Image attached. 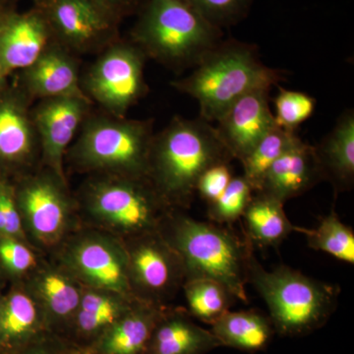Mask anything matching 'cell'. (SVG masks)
Returning a JSON list of instances; mask_svg holds the SVG:
<instances>
[{
	"instance_id": "5b68a950",
	"label": "cell",
	"mask_w": 354,
	"mask_h": 354,
	"mask_svg": "<svg viewBox=\"0 0 354 354\" xmlns=\"http://www.w3.org/2000/svg\"><path fill=\"white\" fill-rule=\"evenodd\" d=\"M247 279L267 305L277 334L283 337H304L321 329L334 314L341 293L339 286L310 278L288 266L268 271L254 254Z\"/></svg>"
},
{
	"instance_id": "4dcf8cb0",
	"label": "cell",
	"mask_w": 354,
	"mask_h": 354,
	"mask_svg": "<svg viewBox=\"0 0 354 354\" xmlns=\"http://www.w3.org/2000/svg\"><path fill=\"white\" fill-rule=\"evenodd\" d=\"M209 24L221 30L239 24L250 12L254 0H184Z\"/></svg>"
},
{
	"instance_id": "4316f807",
	"label": "cell",
	"mask_w": 354,
	"mask_h": 354,
	"mask_svg": "<svg viewBox=\"0 0 354 354\" xmlns=\"http://www.w3.org/2000/svg\"><path fill=\"white\" fill-rule=\"evenodd\" d=\"M183 288L189 315L211 326L230 311L236 299L227 288L213 279H190L183 283Z\"/></svg>"
},
{
	"instance_id": "484cf974",
	"label": "cell",
	"mask_w": 354,
	"mask_h": 354,
	"mask_svg": "<svg viewBox=\"0 0 354 354\" xmlns=\"http://www.w3.org/2000/svg\"><path fill=\"white\" fill-rule=\"evenodd\" d=\"M300 139L297 133L274 125L241 160L243 176L254 192L261 189L272 165Z\"/></svg>"
},
{
	"instance_id": "74e56055",
	"label": "cell",
	"mask_w": 354,
	"mask_h": 354,
	"mask_svg": "<svg viewBox=\"0 0 354 354\" xmlns=\"http://www.w3.org/2000/svg\"><path fill=\"white\" fill-rule=\"evenodd\" d=\"M32 1L34 2V6L41 7V8L48 3V0H32Z\"/></svg>"
},
{
	"instance_id": "7402d4cb",
	"label": "cell",
	"mask_w": 354,
	"mask_h": 354,
	"mask_svg": "<svg viewBox=\"0 0 354 354\" xmlns=\"http://www.w3.org/2000/svg\"><path fill=\"white\" fill-rule=\"evenodd\" d=\"M317 160L324 180L332 184L335 195L353 189L354 184V111L348 109L317 146Z\"/></svg>"
},
{
	"instance_id": "8992f818",
	"label": "cell",
	"mask_w": 354,
	"mask_h": 354,
	"mask_svg": "<svg viewBox=\"0 0 354 354\" xmlns=\"http://www.w3.org/2000/svg\"><path fill=\"white\" fill-rule=\"evenodd\" d=\"M153 120L111 115L86 118L69 150L72 165L81 171L144 178L155 134Z\"/></svg>"
},
{
	"instance_id": "f546056e",
	"label": "cell",
	"mask_w": 354,
	"mask_h": 354,
	"mask_svg": "<svg viewBox=\"0 0 354 354\" xmlns=\"http://www.w3.org/2000/svg\"><path fill=\"white\" fill-rule=\"evenodd\" d=\"M278 87V95L274 100V123L288 131L297 132L299 125L311 118L317 101L306 93Z\"/></svg>"
},
{
	"instance_id": "8fae6325",
	"label": "cell",
	"mask_w": 354,
	"mask_h": 354,
	"mask_svg": "<svg viewBox=\"0 0 354 354\" xmlns=\"http://www.w3.org/2000/svg\"><path fill=\"white\" fill-rule=\"evenodd\" d=\"M133 297L164 306L185 283L180 258L158 230L125 239Z\"/></svg>"
},
{
	"instance_id": "e0dca14e",
	"label": "cell",
	"mask_w": 354,
	"mask_h": 354,
	"mask_svg": "<svg viewBox=\"0 0 354 354\" xmlns=\"http://www.w3.org/2000/svg\"><path fill=\"white\" fill-rule=\"evenodd\" d=\"M29 97L19 87L6 86L0 92V165L25 167L32 164L39 138L32 122Z\"/></svg>"
},
{
	"instance_id": "9a60e30c",
	"label": "cell",
	"mask_w": 354,
	"mask_h": 354,
	"mask_svg": "<svg viewBox=\"0 0 354 354\" xmlns=\"http://www.w3.org/2000/svg\"><path fill=\"white\" fill-rule=\"evenodd\" d=\"M55 41L39 7L6 14L0 29V75L7 78L14 71L27 68Z\"/></svg>"
},
{
	"instance_id": "d6a6232c",
	"label": "cell",
	"mask_w": 354,
	"mask_h": 354,
	"mask_svg": "<svg viewBox=\"0 0 354 354\" xmlns=\"http://www.w3.org/2000/svg\"><path fill=\"white\" fill-rule=\"evenodd\" d=\"M0 260L7 269L16 274L34 271L37 259L31 249L12 237L0 241Z\"/></svg>"
},
{
	"instance_id": "f35d334b",
	"label": "cell",
	"mask_w": 354,
	"mask_h": 354,
	"mask_svg": "<svg viewBox=\"0 0 354 354\" xmlns=\"http://www.w3.org/2000/svg\"><path fill=\"white\" fill-rule=\"evenodd\" d=\"M7 78H4V77L0 76V92L3 90L4 88L7 86L6 82Z\"/></svg>"
},
{
	"instance_id": "2e32d148",
	"label": "cell",
	"mask_w": 354,
	"mask_h": 354,
	"mask_svg": "<svg viewBox=\"0 0 354 354\" xmlns=\"http://www.w3.org/2000/svg\"><path fill=\"white\" fill-rule=\"evenodd\" d=\"M19 88L30 101L88 97L81 85L78 62L71 51L57 41H53L34 64L21 71Z\"/></svg>"
},
{
	"instance_id": "30bf717a",
	"label": "cell",
	"mask_w": 354,
	"mask_h": 354,
	"mask_svg": "<svg viewBox=\"0 0 354 354\" xmlns=\"http://www.w3.org/2000/svg\"><path fill=\"white\" fill-rule=\"evenodd\" d=\"M15 199L22 225L39 246L53 247L64 239L73 218L66 181L50 169L39 171L23 181Z\"/></svg>"
},
{
	"instance_id": "836d02e7",
	"label": "cell",
	"mask_w": 354,
	"mask_h": 354,
	"mask_svg": "<svg viewBox=\"0 0 354 354\" xmlns=\"http://www.w3.org/2000/svg\"><path fill=\"white\" fill-rule=\"evenodd\" d=\"M0 234L9 237L23 235V225L15 199V189L0 181Z\"/></svg>"
},
{
	"instance_id": "6da1fadb",
	"label": "cell",
	"mask_w": 354,
	"mask_h": 354,
	"mask_svg": "<svg viewBox=\"0 0 354 354\" xmlns=\"http://www.w3.org/2000/svg\"><path fill=\"white\" fill-rule=\"evenodd\" d=\"M234 160L215 125L200 118L176 116L153 136L148 178L171 209H185L196 196L202 174L213 165Z\"/></svg>"
},
{
	"instance_id": "7a4b0ae2",
	"label": "cell",
	"mask_w": 354,
	"mask_h": 354,
	"mask_svg": "<svg viewBox=\"0 0 354 354\" xmlns=\"http://www.w3.org/2000/svg\"><path fill=\"white\" fill-rule=\"evenodd\" d=\"M158 232L183 262L185 281L209 279L218 281L236 299L248 302L247 271L253 246L230 225L203 221L172 209Z\"/></svg>"
},
{
	"instance_id": "ffe728a7",
	"label": "cell",
	"mask_w": 354,
	"mask_h": 354,
	"mask_svg": "<svg viewBox=\"0 0 354 354\" xmlns=\"http://www.w3.org/2000/svg\"><path fill=\"white\" fill-rule=\"evenodd\" d=\"M164 306L135 300L122 316L93 344L90 354H144Z\"/></svg>"
},
{
	"instance_id": "3957f363",
	"label": "cell",
	"mask_w": 354,
	"mask_h": 354,
	"mask_svg": "<svg viewBox=\"0 0 354 354\" xmlns=\"http://www.w3.org/2000/svg\"><path fill=\"white\" fill-rule=\"evenodd\" d=\"M184 78L171 86L199 104L200 118L216 122L242 95L279 86L283 75L263 64L255 44L223 39Z\"/></svg>"
},
{
	"instance_id": "603a6c76",
	"label": "cell",
	"mask_w": 354,
	"mask_h": 354,
	"mask_svg": "<svg viewBox=\"0 0 354 354\" xmlns=\"http://www.w3.org/2000/svg\"><path fill=\"white\" fill-rule=\"evenodd\" d=\"M285 203L263 192H254L243 218L247 241L261 248H278L288 235L297 232L286 216Z\"/></svg>"
},
{
	"instance_id": "277c9868",
	"label": "cell",
	"mask_w": 354,
	"mask_h": 354,
	"mask_svg": "<svg viewBox=\"0 0 354 354\" xmlns=\"http://www.w3.org/2000/svg\"><path fill=\"white\" fill-rule=\"evenodd\" d=\"M130 41L176 71L193 68L223 39L184 0H146L137 13Z\"/></svg>"
},
{
	"instance_id": "4fadbf2b",
	"label": "cell",
	"mask_w": 354,
	"mask_h": 354,
	"mask_svg": "<svg viewBox=\"0 0 354 354\" xmlns=\"http://www.w3.org/2000/svg\"><path fill=\"white\" fill-rule=\"evenodd\" d=\"M88 97H60L39 100L31 109L39 148L48 169L66 181L64 158L74 136L88 116Z\"/></svg>"
},
{
	"instance_id": "ab89813d",
	"label": "cell",
	"mask_w": 354,
	"mask_h": 354,
	"mask_svg": "<svg viewBox=\"0 0 354 354\" xmlns=\"http://www.w3.org/2000/svg\"><path fill=\"white\" fill-rule=\"evenodd\" d=\"M6 14H0V29H1L2 23H3L4 17H6Z\"/></svg>"
},
{
	"instance_id": "d6986e66",
	"label": "cell",
	"mask_w": 354,
	"mask_h": 354,
	"mask_svg": "<svg viewBox=\"0 0 354 354\" xmlns=\"http://www.w3.org/2000/svg\"><path fill=\"white\" fill-rule=\"evenodd\" d=\"M322 180L314 146L299 139L272 165L258 192L286 203L304 194Z\"/></svg>"
},
{
	"instance_id": "d590c367",
	"label": "cell",
	"mask_w": 354,
	"mask_h": 354,
	"mask_svg": "<svg viewBox=\"0 0 354 354\" xmlns=\"http://www.w3.org/2000/svg\"><path fill=\"white\" fill-rule=\"evenodd\" d=\"M118 22L138 13L146 0H95Z\"/></svg>"
},
{
	"instance_id": "1f68e13d",
	"label": "cell",
	"mask_w": 354,
	"mask_h": 354,
	"mask_svg": "<svg viewBox=\"0 0 354 354\" xmlns=\"http://www.w3.org/2000/svg\"><path fill=\"white\" fill-rule=\"evenodd\" d=\"M232 162H221L209 167L200 177L197 183L196 195L207 203L215 202L227 189L234 178Z\"/></svg>"
},
{
	"instance_id": "8d00e7d4",
	"label": "cell",
	"mask_w": 354,
	"mask_h": 354,
	"mask_svg": "<svg viewBox=\"0 0 354 354\" xmlns=\"http://www.w3.org/2000/svg\"><path fill=\"white\" fill-rule=\"evenodd\" d=\"M19 0H0V14L12 13L16 10Z\"/></svg>"
},
{
	"instance_id": "9c48e42d",
	"label": "cell",
	"mask_w": 354,
	"mask_h": 354,
	"mask_svg": "<svg viewBox=\"0 0 354 354\" xmlns=\"http://www.w3.org/2000/svg\"><path fill=\"white\" fill-rule=\"evenodd\" d=\"M65 271L87 288L133 298L127 247L116 237L88 232L74 237L62 254Z\"/></svg>"
},
{
	"instance_id": "5bb4252c",
	"label": "cell",
	"mask_w": 354,
	"mask_h": 354,
	"mask_svg": "<svg viewBox=\"0 0 354 354\" xmlns=\"http://www.w3.org/2000/svg\"><path fill=\"white\" fill-rule=\"evenodd\" d=\"M271 88H256L242 95L216 121L218 137L234 160L241 162L276 125L270 106Z\"/></svg>"
},
{
	"instance_id": "60d3db41",
	"label": "cell",
	"mask_w": 354,
	"mask_h": 354,
	"mask_svg": "<svg viewBox=\"0 0 354 354\" xmlns=\"http://www.w3.org/2000/svg\"><path fill=\"white\" fill-rule=\"evenodd\" d=\"M86 354H90V353H86Z\"/></svg>"
},
{
	"instance_id": "cb8c5ba5",
	"label": "cell",
	"mask_w": 354,
	"mask_h": 354,
	"mask_svg": "<svg viewBox=\"0 0 354 354\" xmlns=\"http://www.w3.org/2000/svg\"><path fill=\"white\" fill-rule=\"evenodd\" d=\"M211 327L221 346L250 353L264 351L276 334L269 317L257 310H230Z\"/></svg>"
},
{
	"instance_id": "f1b7e54d",
	"label": "cell",
	"mask_w": 354,
	"mask_h": 354,
	"mask_svg": "<svg viewBox=\"0 0 354 354\" xmlns=\"http://www.w3.org/2000/svg\"><path fill=\"white\" fill-rule=\"evenodd\" d=\"M253 194L252 187L243 176H234L225 192L215 202L207 205L209 220L232 227L241 218Z\"/></svg>"
},
{
	"instance_id": "83f0119b",
	"label": "cell",
	"mask_w": 354,
	"mask_h": 354,
	"mask_svg": "<svg viewBox=\"0 0 354 354\" xmlns=\"http://www.w3.org/2000/svg\"><path fill=\"white\" fill-rule=\"evenodd\" d=\"M297 232L305 235L310 248L329 254L346 264H354L353 228L342 223L335 211L324 216L313 230L297 227Z\"/></svg>"
},
{
	"instance_id": "52a82bcc",
	"label": "cell",
	"mask_w": 354,
	"mask_h": 354,
	"mask_svg": "<svg viewBox=\"0 0 354 354\" xmlns=\"http://www.w3.org/2000/svg\"><path fill=\"white\" fill-rule=\"evenodd\" d=\"M86 214L99 227L121 239L156 232L172 211L148 177L99 174L84 187Z\"/></svg>"
},
{
	"instance_id": "d4e9b609",
	"label": "cell",
	"mask_w": 354,
	"mask_h": 354,
	"mask_svg": "<svg viewBox=\"0 0 354 354\" xmlns=\"http://www.w3.org/2000/svg\"><path fill=\"white\" fill-rule=\"evenodd\" d=\"M44 333L43 315L31 293L15 291L0 306V344L10 353Z\"/></svg>"
},
{
	"instance_id": "ac0fdd59",
	"label": "cell",
	"mask_w": 354,
	"mask_h": 354,
	"mask_svg": "<svg viewBox=\"0 0 354 354\" xmlns=\"http://www.w3.org/2000/svg\"><path fill=\"white\" fill-rule=\"evenodd\" d=\"M82 292V286L66 271L46 267L32 274L30 293L39 305L46 332L66 337Z\"/></svg>"
},
{
	"instance_id": "44dd1931",
	"label": "cell",
	"mask_w": 354,
	"mask_h": 354,
	"mask_svg": "<svg viewBox=\"0 0 354 354\" xmlns=\"http://www.w3.org/2000/svg\"><path fill=\"white\" fill-rule=\"evenodd\" d=\"M221 346L213 333L193 322L188 312L165 309L144 354H207Z\"/></svg>"
},
{
	"instance_id": "7c38bea8",
	"label": "cell",
	"mask_w": 354,
	"mask_h": 354,
	"mask_svg": "<svg viewBox=\"0 0 354 354\" xmlns=\"http://www.w3.org/2000/svg\"><path fill=\"white\" fill-rule=\"evenodd\" d=\"M41 9L53 38L71 53L104 50L120 39V23L95 0H48Z\"/></svg>"
},
{
	"instance_id": "ba28073f",
	"label": "cell",
	"mask_w": 354,
	"mask_h": 354,
	"mask_svg": "<svg viewBox=\"0 0 354 354\" xmlns=\"http://www.w3.org/2000/svg\"><path fill=\"white\" fill-rule=\"evenodd\" d=\"M145 53L131 41H114L102 50L81 83L91 102L111 115L124 118L146 94Z\"/></svg>"
},
{
	"instance_id": "e575fe53",
	"label": "cell",
	"mask_w": 354,
	"mask_h": 354,
	"mask_svg": "<svg viewBox=\"0 0 354 354\" xmlns=\"http://www.w3.org/2000/svg\"><path fill=\"white\" fill-rule=\"evenodd\" d=\"M9 354H86L64 337L46 332Z\"/></svg>"
}]
</instances>
